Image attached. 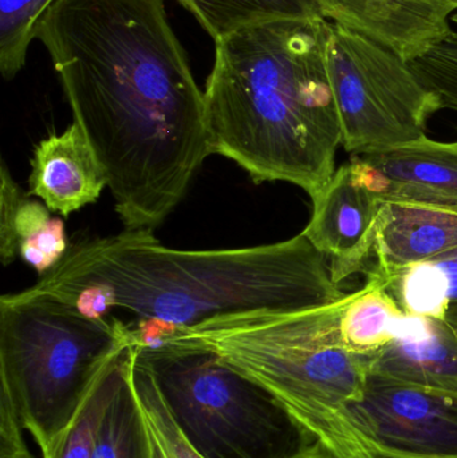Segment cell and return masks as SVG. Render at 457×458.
<instances>
[{
    "instance_id": "1",
    "label": "cell",
    "mask_w": 457,
    "mask_h": 458,
    "mask_svg": "<svg viewBox=\"0 0 457 458\" xmlns=\"http://www.w3.org/2000/svg\"><path fill=\"white\" fill-rule=\"evenodd\" d=\"M126 229H155L209 155L206 102L165 0H54L35 26Z\"/></svg>"
},
{
    "instance_id": "2",
    "label": "cell",
    "mask_w": 457,
    "mask_h": 458,
    "mask_svg": "<svg viewBox=\"0 0 457 458\" xmlns=\"http://www.w3.org/2000/svg\"><path fill=\"white\" fill-rule=\"evenodd\" d=\"M327 258L303 233L228 250H176L150 229L82 240L31 287L27 298L63 301L91 319L114 309L174 330L251 311H297L346 295Z\"/></svg>"
},
{
    "instance_id": "3",
    "label": "cell",
    "mask_w": 457,
    "mask_h": 458,
    "mask_svg": "<svg viewBox=\"0 0 457 458\" xmlns=\"http://www.w3.org/2000/svg\"><path fill=\"white\" fill-rule=\"evenodd\" d=\"M332 23L287 19L215 43L207 80L209 155L252 182H284L316 198L334 176L343 133L327 66Z\"/></svg>"
},
{
    "instance_id": "4",
    "label": "cell",
    "mask_w": 457,
    "mask_h": 458,
    "mask_svg": "<svg viewBox=\"0 0 457 458\" xmlns=\"http://www.w3.org/2000/svg\"><path fill=\"white\" fill-rule=\"evenodd\" d=\"M351 293L314 309L214 318L169 341L196 342L216 352L270 392L332 458H377L349 414L370 373V355L351 352L341 336Z\"/></svg>"
},
{
    "instance_id": "5",
    "label": "cell",
    "mask_w": 457,
    "mask_h": 458,
    "mask_svg": "<svg viewBox=\"0 0 457 458\" xmlns=\"http://www.w3.org/2000/svg\"><path fill=\"white\" fill-rule=\"evenodd\" d=\"M134 344L131 323L91 319L48 298H0V393L46 454L121 350Z\"/></svg>"
},
{
    "instance_id": "6",
    "label": "cell",
    "mask_w": 457,
    "mask_h": 458,
    "mask_svg": "<svg viewBox=\"0 0 457 458\" xmlns=\"http://www.w3.org/2000/svg\"><path fill=\"white\" fill-rule=\"evenodd\" d=\"M134 355L204 458H332L270 392L208 347L172 339L134 344Z\"/></svg>"
},
{
    "instance_id": "7",
    "label": "cell",
    "mask_w": 457,
    "mask_h": 458,
    "mask_svg": "<svg viewBox=\"0 0 457 458\" xmlns=\"http://www.w3.org/2000/svg\"><path fill=\"white\" fill-rule=\"evenodd\" d=\"M327 66L351 155L375 152L426 136L442 99L410 62L369 38L332 23Z\"/></svg>"
},
{
    "instance_id": "8",
    "label": "cell",
    "mask_w": 457,
    "mask_h": 458,
    "mask_svg": "<svg viewBox=\"0 0 457 458\" xmlns=\"http://www.w3.org/2000/svg\"><path fill=\"white\" fill-rule=\"evenodd\" d=\"M349 414L377 458H457V393L369 373Z\"/></svg>"
},
{
    "instance_id": "9",
    "label": "cell",
    "mask_w": 457,
    "mask_h": 458,
    "mask_svg": "<svg viewBox=\"0 0 457 458\" xmlns=\"http://www.w3.org/2000/svg\"><path fill=\"white\" fill-rule=\"evenodd\" d=\"M354 179L383 201L457 212V145L423 139L351 155Z\"/></svg>"
},
{
    "instance_id": "10",
    "label": "cell",
    "mask_w": 457,
    "mask_h": 458,
    "mask_svg": "<svg viewBox=\"0 0 457 458\" xmlns=\"http://www.w3.org/2000/svg\"><path fill=\"white\" fill-rule=\"evenodd\" d=\"M311 201L313 214L302 233L326 256L334 283L367 272L375 256L380 199L360 184L345 164Z\"/></svg>"
},
{
    "instance_id": "11",
    "label": "cell",
    "mask_w": 457,
    "mask_h": 458,
    "mask_svg": "<svg viewBox=\"0 0 457 458\" xmlns=\"http://www.w3.org/2000/svg\"><path fill=\"white\" fill-rule=\"evenodd\" d=\"M326 21L375 40L404 61L428 54L451 32L457 0H318Z\"/></svg>"
},
{
    "instance_id": "12",
    "label": "cell",
    "mask_w": 457,
    "mask_h": 458,
    "mask_svg": "<svg viewBox=\"0 0 457 458\" xmlns=\"http://www.w3.org/2000/svg\"><path fill=\"white\" fill-rule=\"evenodd\" d=\"M106 187V174L77 123L35 147L27 193L51 212L67 217L96 203Z\"/></svg>"
},
{
    "instance_id": "13",
    "label": "cell",
    "mask_w": 457,
    "mask_h": 458,
    "mask_svg": "<svg viewBox=\"0 0 457 458\" xmlns=\"http://www.w3.org/2000/svg\"><path fill=\"white\" fill-rule=\"evenodd\" d=\"M457 248V212L420 204L381 200L375 263L365 274L388 283L407 267Z\"/></svg>"
},
{
    "instance_id": "14",
    "label": "cell",
    "mask_w": 457,
    "mask_h": 458,
    "mask_svg": "<svg viewBox=\"0 0 457 458\" xmlns=\"http://www.w3.org/2000/svg\"><path fill=\"white\" fill-rule=\"evenodd\" d=\"M370 373L457 393V328L445 319L405 315L399 335L370 355Z\"/></svg>"
},
{
    "instance_id": "15",
    "label": "cell",
    "mask_w": 457,
    "mask_h": 458,
    "mask_svg": "<svg viewBox=\"0 0 457 458\" xmlns=\"http://www.w3.org/2000/svg\"><path fill=\"white\" fill-rule=\"evenodd\" d=\"M64 222L21 191L3 161L0 172V259L3 266L21 258L38 274H47L66 255Z\"/></svg>"
},
{
    "instance_id": "16",
    "label": "cell",
    "mask_w": 457,
    "mask_h": 458,
    "mask_svg": "<svg viewBox=\"0 0 457 458\" xmlns=\"http://www.w3.org/2000/svg\"><path fill=\"white\" fill-rule=\"evenodd\" d=\"M215 43L259 24L322 16L318 0H176Z\"/></svg>"
},
{
    "instance_id": "17",
    "label": "cell",
    "mask_w": 457,
    "mask_h": 458,
    "mask_svg": "<svg viewBox=\"0 0 457 458\" xmlns=\"http://www.w3.org/2000/svg\"><path fill=\"white\" fill-rule=\"evenodd\" d=\"M405 315L383 282L367 277L364 287L351 293L343 310V342L351 352L375 354L399 335Z\"/></svg>"
},
{
    "instance_id": "18",
    "label": "cell",
    "mask_w": 457,
    "mask_h": 458,
    "mask_svg": "<svg viewBox=\"0 0 457 458\" xmlns=\"http://www.w3.org/2000/svg\"><path fill=\"white\" fill-rule=\"evenodd\" d=\"M134 344L121 350L102 369L72 421L43 458H93L107 409L125 379Z\"/></svg>"
},
{
    "instance_id": "19",
    "label": "cell",
    "mask_w": 457,
    "mask_h": 458,
    "mask_svg": "<svg viewBox=\"0 0 457 458\" xmlns=\"http://www.w3.org/2000/svg\"><path fill=\"white\" fill-rule=\"evenodd\" d=\"M93 458H150L149 436L131 382V365L107 409Z\"/></svg>"
},
{
    "instance_id": "20",
    "label": "cell",
    "mask_w": 457,
    "mask_h": 458,
    "mask_svg": "<svg viewBox=\"0 0 457 458\" xmlns=\"http://www.w3.org/2000/svg\"><path fill=\"white\" fill-rule=\"evenodd\" d=\"M131 382L147 424L150 458H204L177 427L149 371L136 360L134 352Z\"/></svg>"
},
{
    "instance_id": "21",
    "label": "cell",
    "mask_w": 457,
    "mask_h": 458,
    "mask_svg": "<svg viewBox=\"0 0 457 458\" xmlns=\"http://www.w3.org/2000/svg\"><path fill=\"white\" fill-rule=\"evenodd\" d=\"M388 291L405 314L445 319L450 299L447 283L432 261L413 264L400 271L388 283Z\"/></svg>"
},
{
    "instance_id": "22",
    "label": "cell",
    "mask_w": 457,
    "mask_h": 458,
    "mask_svg": "<svg viewBox=\"0 0 457 458\" xmlns=\"http://www.w3.org/2000/svg\"><path fill=\"white\" fill-rule=\"evenodd\" d=\"M54 0H0V72L13 80L26 64L27 48Z\"/></svg>"
},
{
    "instance_id": "23",
    "label": "cell",
    "mask_w": 457,
    "mask_h": 458,
    "mask_svg": "<svg viewBox=\"0 0 457 458\" xmlns=\"http://www.w3.org/2000/svg\"><path fill=\"white\" fill-rule=\"evenodd\" d=\"M24 430L13 401L0 393V458H34L24 441Z\"/></svg>"
},
{
    "instance_id": "24",
    "label": "cell",
    "mask_w": 457,
    "mask_h": 458,
    "mask_svg": "<svg viewBox=\"0 0 457 458\" xmlns=\"http://www.w3.org/2000/svg\"><path fill=\"white\" fill-rule=\"evenodd\" d=\"M440 88H442L445 106L457 112V35L448 46L447 54L443 62Z\"/></svg>"
},
{
    "instance_id": "25",
    "label": "cell",
    "mask_w": 457,
    "mask_h": 458,
    "mask_svg": "<svg viewBox=\"0 0 457 458\" xmlns=\"http://www.w3.org/2000/svg\"><path fill=\"white\" fill-rule=\"evenodd\" d=\"M432 263L436 264L437 268L444 275L445 283L448 288V299H450V307H448V322H456L457 320V248L451 252L444 253L439 258L432 259Z\"/></svg>"
},
{
    "instance_id": "26",
    "label": "cell",
    "mask_w": 457,
    "mask_h": 458,
    "mask_svg": "<svg viewBox=\"0 0 457 458\" xmlns=\"http://www.w3.org/2000/svg\"><path fill=\"white\" fill-rule=\"evenodd\" d=\"M453 21H455V23L457 24V13H455V15L453 16Z\"/></svg>"
},
{
    "instance_id": "27",
    "label": "cell",
    "mask_w": 457,
    "mask_h": 458,
    "mask_svg": "<svg viewBox=\"0 0 457 458\" xmlns=\"http://www.w3.org/2000/svg\"><path fill=\"white\" fill-rule=\"evenodd\" d=\"M451 325L455 326V327L457 328V320H456V322L451 323Z\"/></svg>"
},
{
    "instance_id": "28",
    "label": "cell",
    "mask_w": 457,
    "mask_h": 458,
    "mask_svg": "<svg viewBox=\"0 0 457 458\" xmlns=\"http://www.w3.org/2000/svg\"><path fill=\"white\" fill-rule=\"evenodd\" d=\"M455 144L457 145V142H455Z\"/></svg>"
}]
</instances>
